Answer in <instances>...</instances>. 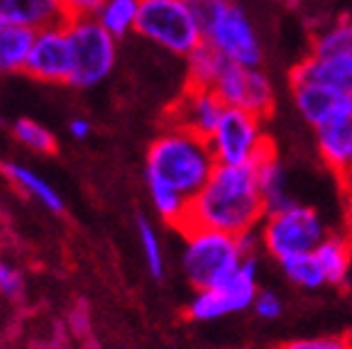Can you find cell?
Segmentation results:
<instances>
[{
  "instance_id": "obj_3",
  "label": "cell",
  "mask_w": 352,
  "mask_h": 349,
  "mask_svg": "<svg viewBox=\"0 0 352 349\" xmlns=\"http://www.w3.org/2000/svg\"><path fill=\"white\" fill-rule=\"evenodd\" d=\"M182 235V271L193 289H220L248 257L240 235L213 227H186Z\"/></svg>"
},
{
  "instance_id": "obj_29",
  "label": "cell",
  "mask_w": 352,
  "mask_h": 349,
  "mask_svg": "<svg viewBox=\"0 0 352 349\" xmlns=\"http://www.w3.org/2000/svg\"><path fill=\"white\" fill-rule=\"evenodd\" d=\"M25 293V276L17 264L0 257V295L8 300H17Z\"/></svg>"
},
{
  "instance_id": "obj_32",
  "label": "cell",
  "mask_w": 352,
  "mask_h": 349,
  "mask_svg": "<svg viewBox=\"0 0 352 349\" xmlns=\"http://www.w3.org/2000/svg\"><path fill=\"white\" fill-rule=\"evenodd\" d=\"M64 3L66 20H81V17H96L105 0H61Z\"/></svg>"
},
{
  "instance_id": "obj_8",
  "label": "cell",
  "mask_w": 352,
  "mask_h": 349,
  "mask_svg": "<svg viewBox=\"0 0 352 349\" xmlns=\"http://www.w3.org/2000/svg\"><path fill=\"white\" fill-rule=\"evenodd\" d=\"M204 42L220 52L228 61L240 66L262 64V44L250 17L232 0H228L204 25Z\"/></svg>"
},
{
  "instance_id": "obj_5",
  "label": "cell",
  "mask_w": 352,
  "mask_h": 349,
  "mask_svg": "<svg viewBox=\"0 0 352 349\" xmlns=\"http://www.w3.org/2000/svg\"><path fill=\"white\" fill-rule=\"evenodd\" d=\"M328 235V225L318 210L301 203H292L284 210L267 213L259 225L262 249L279 264L296 254L316 251V247Z\"/></svg>"
},
{
  "instance_id": "obj_15",
  "label": "cell",
  "mask_w": 352,
  "mask_h": 349,
  "mask_svg": "<svg viewBox=\"0 0 352 349\" xmlns=\"http://www.w3.org/2000/svg\"><path fill=\"white\" fill-rule=\"evenodd\" d=\"M316 257L323 267L328 286H347L352 269V232H330L316 247Z\"/></svg>"
},
{
  "instance_id": "obj_16",
  "label": "cell",
  "mask_w": 352,
  "mask_h": 349,
  "mask_svg": "<svg viewBox=\"0 0 352 349\" xmlns=\"http://www.w3.org/2000/svg\"><path fill=\"white\" fill-rule=\"evenodd\" d=\"M294 95V105H296L298 115L308 122L311 127H316L318 122H323L338 105L345 98H340L338 93H333L330 88L320 86L314 81H289Z\"/></svg>"
},
{
  "instance_id": "obj_21",
  "label": "cell",
  "mask_w": 352,
  "mask_h": 349,
  "mask_svg": "<svg viewBox=\"0 0 352 349\" xmlns=\"http://www.w3.org/2000/svg\"><path fill=\"white\" fill-rule=\"evenodd\" d=\"M228 59L220 54L215 47H210L208 42H204L201 47L191 52L186 56V76H188V86H204V88H213L218 76L226 69Z\"/></svg>"
},
{
  "instance_id": "obj_28",
  "label": "cell",
  "mask_w": 352,
  "mask_h": 349,
  "mask_svg": "<svg viewBox=\"0 0 352 349\" xmlns=\"http://www.w3.org/2000/svg\"><path fill=\"white\" fill-rule=\"evenodd\" d=\"M12 137L25 149L34 154H54L56 152V137L52 135L44 125H39L32 117H20L12 122Z\"/></svg>"
},
{
  "instance_id": "obj_19",
  "label": "cell",
  "mask_w": 352,
  "mask_h": 349,
  "mask_svg": "<svg viewBox=\"0 0 352 349\" xmlns=\"http://www.w3.org/2000/svg\"><path fill=\"white\" fill-rule=\"evenodd\" d=\"M34 30L0 15V74L25 71Z\"/></svg>"
},
{
  "instance_id": "obj_30",
  "label": "cell",
  "mask_w": 352,
  "mask_h": 349,
  "mask_svg": "<svg viewBox=\"0 0 352 349\" xmlns=\"http://www.w3.org/2000/svg\"><path fill=\"white\" fill-rule=\"evenodd\" d=\"M276 349H350L345 335H318V337L289 339Z\"/></svg>"
},
{
  "instance_id": "obj_22",
  "label": "cell",
  "mask_w": 352,
  "mask_h": 349,
  "mask_svg": "<svg viewBox=\"0 0 352 349\" xmlns=\"http://www.w3.org/2000/svg\"><path fill=\"white\" fill-rule=\"evenodd\" d=\"M147 191H149V201H152L154 213L160 215L166 225H171V227H176L179 232H182L184 225H186V218H188L191 198L174 191V188H169V185L152 183V181H147Z\"/></svg>"
},
{
  "instance_id": "obj_25",
  "label": "cell",
  "mask_w": 352,
  "mask_h": 349,
  "mask_svg": "<svg viewBox=\"0 0 352 349\" xmlns=\"http://www.w3.org/2000/svg\"><path fill=\"white\" fill-rule=\"evenodd\" d=\"M186 315L193 322H213L230 315V303L223 289H196L186 306Z\"/></svg>"
},
{
  "instance_id": "obj_23",
  "label": "cell",
  "mask_w": 352,
  "mask_h": 349,
  "mask_svg": "<svg viewBox=\"0 0 352 349\" xmlns=\"http://www.w3.org/2000/svg\"><path fill=\"white\" fill-rule=\"evenodd\" d=\"M140 15V0H105L100 5L96 20L108 30L113 37L122 39L130 32H135Z\"/></svg>"
},
{
  "instance_id": "obj_2",
  "label": "cell",
  "mask_w": 352,
  "mask_h": 349,
  "mask_svg": "<svg viewBox=\"0 0 352 349\" xmlns=\"http://www.w3.org/2000/svg\"><path fill=\"white\" fill-rule=\"evenodd\" d=\"M215 166L218 161L206 137L182 127H169L149 142L144 157V181L169 185L186 198H193L210 179Z\"/></svg>"
},
{
  "instance_id": "obj_9",
  "label": "cell",
  "mask_w": 352,
  "mask_h": 349,
  "mask_svg": "<svg viewBox=\"0 0 352 349\" xmlns=\"http://www.w3.org/2000/svg\"><path fill=\"white\" fill-rule=\"evenodd\" d=\"M213 91L228 108H242L259 117H270L276 103L274 83L259 66H240L228 61Z\"/></svg>"
},
{
  "instance_id": "obj_36",
  "label": "cell",
  "mask_w": 352,
  "mask_h": 349,
  "mask_svg": "<svg viewBox=\"0 0 352 349\" xmlns=\"http://www.w3.org/2000/svg\"><path fill=\"white\" fill-rule=\"evenodd\" d=\"M345 339H347V344H350V349H352V328L345 333Z\"/></svg>"
},
{
  "instance_id": "obj_34",
  "label": "cell",
  "mask_w": 352,
  "mask_h": 349,
  "mask_svg": "<svg viewBox=\"0 0 352 349\" xmlns=\"http://www.w3.org/2000/svg\"><path fill=\"white\" fill-rule=\"evenodd\" d=\"M91 132H94V125H91V120H86V117H74V120L69 122V135H72L74 139H78V142L88 139Z\"/></svg>"
},
{
  "instance_id": "obj_37",
  "label": "cell",
  "mask_w": 352,
  "mask_h": 349,
  "mask_svg": "<svg viewBox=\"0 0 352 349\" xmlns=\"http://www.w3.org/2000/svg\"><path fill=\"white\" fill-rule=\"evenodd\" d=\"M350 34H352V17H350Z\"/></svg>"
},
{
  "instance_id": "obj_1",
  "label": "cell",
  "mask_w": 352,
  "mask_h": 349,
  "mask_svg": "<svg viewBox=\"0 0 352 349\" xmlns=\"http://www.w3.org/2000/svg\"><path fill=\"white\" fill-rule=\"evenodd\" d=\"M264 215L267 207L259 191L254 164H218L204 188L191 198L184 229L213 227L230 235H245L259 229Z\"/></svg>"
},
{
  "instance_id": "obj_31",
  "label": "cell",
  "mask_w": 352,
  "mask_h": 349,
  "mask_svg": "<svg viewBox=\"0 0 352 349\" xmlns=\"http://www.w3.org/2000/svg\"><path fill=\"white\" fill-rule=\"evenodd\" d=\"M252 311H254V315L262 317V320H276V317L281 315V311H284V303H281L279 295L272 293V291H259L252 303Z\"/></svg>"
},
{
  "instance_id": "obj_18",
  "label": "cell",
  "mask_w": 352,
  "mask_h": 349,
  "mask_svg": "<svg viewBox=\"0 0 352 349\" xmlns=\"http://www.w3.org/2000/svg\"><path fill=\"white\" fill-rule=\"evenodd\" d=\"M0 169H3L6 179L10 181L12 185H17L25 196L37 201L39 205L47 207L50 213H61V210H64V198L59 196V191H56L47 179H42L34 169H30V166H25V164H17V161H3Z\"/></svg>"
},
{
  "instance_id": "obj_13",
  "label": "cell",
  "mask_w": 352,
  "mask_h": 349,
  "mask_svg": "<svg viewBox=\"0 0 352 349\" xmlns=\"http://www.w3.org/2000/svg\"><path fill=\"white\" fill-rule=\"evenodd\" d=\"M289 81H314L330 88L340 98L352 100V52L308 54L289 74Z\"/></svg>"
},
{
  "instance_id": "obj_6",
  "label": "cell",
  "mask_w": 352,
  "mask_h": 349,
  "mask_svg": "<svg viewBox=\"0 0 352 349\" xmlns=\"http://www.w3.org/2000/svg\"><path fill=\"white\" fill-rule=\"evenodd\" d=\"M264 120L259 115L242 108H226L218 127L208 137L210 152L218 164L248 166L274 152V144L264 132Z\"/></svg>"
},
{
  "instance_id": "obj_10",
  "label": "cell",
  "mask_w": 352,
  "mask_h": 349,
  "mask_svg": "<svg viewBox=\"0 0 352 349\" xmlns=\"http://www.w3.org/2000/svg\"><path fill=\"white\" fill-rule=\"evenodd\" d=\"M74 71V44L69 25H50L34 32L25 74L42 83H66Z\"/></svg>"
},
{
  "instance_id": "obj_17",
  "label": "cell",
  "mask_w": 352,
  "mask_h": 349,
  "mask_svg": "<svg viewBox=\"0 0 352 349\" xmlns=\"http://www.w3.org/2000/svg\"><path fill=\"white\" fill-rule=\"evenodd\" d=\"M254 171H257V183L259 191H262L267 213H276V210H284L292 203H296L292 191H289V176H286L284 164H281L274 152L259 159L254 164Z\"/></svg>"
},
{
  "instance_id": "obj_26",
  "label": "cell",
  "mask_w": 352,
  "mask_h": 349,
  "mask_svg": "<svg viewBox=\"0 0 352 349\" xmlns=\"http://www.w3.org/2000/svg\"><path fill=\"white\" fill-rule=\"evenodd\" d=\"M138 237H140V247H142V259L144 267H147L149 276L154 281H162L166 273V259H164V249H162V240L157 235V227L149 218L140 215L138 218Z\"/></svg>"
},
{
  "instance_id": "obj_24",
  "label": "cell",
  "mask_w": 352,
  "mask_h": 349,
  "mask_svg": "<svg viewBox=\"0 0 352 349\" xmlns=\"http://www.w3.org/2000/svg\"><path fill=\"white\" fill-rule=\"evenodd\" d=\"M281 269H284L286 278H289L292 284L301 286V289L316 291V289H320V286H328L323 267H320L316 251H306V254H296V257L284 259Z\"/></svg>"
},
{
  "instance_id": "obj_7",
  "label": "cell",
  "mask_w": 352,
  "mask_h": 349,
  "mask_svg": "<svg viewBox=\"0 0 352 349\" xmlns=\"http://www.w3.org/2000/svg\"><path fill=\"white\" fill-rule=\"evenodd\" d=\"M74 44V71L69 86L96 88L113 74L118 64V37L108 32L96 17L66 20Z\"/></svg>"
},
{
  "instance_id": "obj_33",
  "label": "cell",
  "mask_w": 352,
  "mask_h": 349,
  "mask_svg": "<svg viewBox=\"0 0 352 349\" xmlns=\"http://www.w3.org/2000/svg\"><path fill=\"white\" fill-rule=\"evenodd\" d=\"M188 5H191L193 15L198 17V22H201V30H204V25L210 20V17L215 15V12L220 10V8L226 5L228 0H186Z\"/></svg>"
},
{
  "instance_id": "obj_35",
  "label": "cell",
  "mask_w": 352,
  "mask_h": 349,
  "mask_svg": "<svg viewBox=\"0 0 352 349\" xmlns=\"http://www.w3.org/2000/svg\"><path fill=\"white\" fill-rule=\"evenodd\" d=\"M345 218H347V227L352 232V185L345 188Z\"/></svg>"
},
{
  "instance_id": "obj_12",
  "label": "cell",
  "mask_w": 352,
  "mask_h": 349,
  "mask_svg": "<svg viewBox=\"0 0 352 349\" xmlns=\"http://www.w3.org/2000/svg\"><path fill=\"white\" fill-rule=\"evenodd\" d=\"M226 108L228 105L220 100L213 88L188 86L171 108V127H182V130L208 139L218 127Z\"/></svg>"
},
{
  "instance_id": "obj_20",
  "label": "cell",
  "mask_w": 352,
  "mask_h": 349,
  "mask_svg": "<svg viewBox=\"0 0 352 349\" xmlns=\"http://www.w3.org/2000/svg\"><path fill=\"white\" fill-rule=\"evenodd\" d=\"M257 273H259L257 257H245L240 269L228 278V284L220 286L223 293H226L228 303H230V313H242L248 311V308H252L254 298L259 293Z\"/></svg>"
},
{
  "instance_id": "obj_14",
  "label": "cell",
  "mask_w": 352,
  "mask_h": 349,
  "mask_svg": "<svg viewBox=\"0 0 352 349\" xmlns=\"http://www.w3.org/2000/svg\"><path fill=\"white\" fill-rule=\"evenodd\" d=\"M0 15L34 32L50 25L66 22L61 0H0Z\"/></svg>"
},
{
  "instance_id": "obj_11",
  "label": "cell",
  "mask_w": 352,
  "mask_h": 349,
  "mask_svg": "<svg viewBox=\"0 0 352 349\" xmlns=\"http://www.w3.org/2000/svg\"><path fill=\"white\" fill-rule=\"evenodd\" d=\"M316 147L342 185H352V100H342L323 122L314 127Z\"/></svg>"
},
{
  "instance_id": "obj_38",
  "label": "cell",
  "mask_w": 352,
  "mask_h": 349,
  "mask_svg": "<svg viewBox=\"0 0 352 349\" xmlns=\"http://www.w3.org/2000/svg\"><path fill=\"white\" fill-rule=\"evenodd\" d=\"M0 298H3V295H0Z\"/></svg>"
},
{
  "instance_id": "obj_4",
  "label": "cell",
  "mask_w": 352,
  "mask_h": 349,
  "mask_svg": "<svg viewBox=\"0 0 352 349\" xmlns=\"http://www.w3.org/2000/svg\"><path fill=\"white\" fill-rule=\"evenodd\" d=\"M135 32L154 47L186 59L204 44V30L186 0H140Z\"/></svg>"
},
{
  "instance_id": "obj_27",
  "label": "cell",
  "mask_w": 352,
  "mask_h": 349,
  "mask_svg": "<svg viewBox=\"0 0 352 349\" xmlns=\"http://www.w3.org/2000/svg\"><path fill=\"white\" fill-rule=\"evenodd\" d=\"M338 52H352L350 17L328 22L314 34L311 42V54H338Z\"/></svg>"
}]
</instances>
